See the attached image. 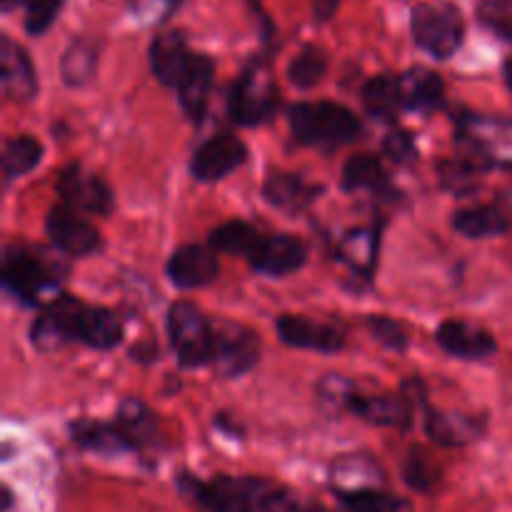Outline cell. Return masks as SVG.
<instances>
[{"instance_id": "cell-25", "label": "cell", "mask_w": 512, "mask_h": 512, "mask_svg": "<svg viewBox=\"0 0 512 512\" xmlns=\"http://www.w3.org/2000/svg\"><path fill=\"white\" fill-rule=\"evenodd\" d=\"M455 228L465 238H493L508 230V218L503 210L493 205H478V208H465L455 215Z\"/></svg>"}, {"instance_id": "cell-41", "label": "cell", "mask_w": 512, "mask_h": 512, "mask_svg": "<svg viewBox=\"0 0 512 512\" xmlns=\"http://www.w3.org/2000/svg\"><path fill=\"white\" fill-rule=\"evenodd\" d=\"M340 0H313L315 5V18L318 20H328L330 15L335 13V8H338Z\"/></svg>"}, {"instance_id": "cell-27", "label": "cell", "mask_w": 512, "mask_h": 512, "mask_svg": "<svg viewBox=\"0 0 512 512\" xmlns=\"http://www.w3.org/2000/svg\"><path fill=\"white\" fill-rule=\"evenodd\" d=\"M335 495L345 512H400L405 508L403 500L380 488L335 490Z\"/></svg>"}, {"instance_id": "cell-14", "label": "cell", "mask_w": 512, "mask_h": 512, "mask_svg": "<svg viewBox=\"0 0 512 512\" xmlns=\"http://www.w3.org/2000/svg\"><path fill=\"white\" fill-rule=\"evenodd\" d=\"M218 275L215 248L205 245H183L168 260V278L178 288H200Z\"/></svg>"}, {"instance_id": "cell-5", "label": "cell", "mask_w": 512, "mask_h": 512, "mask_svg": "<svg viewBox=\"0 0 512 512\" xmlns=\"http://www.w3.org/2000/svg\"><path fill=\"white\" fill-rule=\"evenodd\" d=\"M460 143L473 158V165H495V168H508L512 165V123L510 120L483 118V115H470L463 118L460 125Z\"/></svg>"}, {"instance_id": "cell-9", "label": "cell", "mask_w": 512, "mask_h": 512, "mask_svg": "<svg viewBox=\"0 0 512 512\" xmlns=\"http://www.w3.org/2000/svg\"><path fill=\"white\" fill-rule=\"evenodd\" d=\"M258 363V340L248 328L235 323H223L215 328L213 365L225 378L248 373Z\"/></svg>"}, {"instance_id": "cell-16", "label": "cell", "mask_w": 512, "mask_h": 512, "mask_svg": "<svg viewBox=\"0 0 512 512\" xmlns=\"http://www.w3.org/2000/svg\"><path fill=\"white\" fill-rule=\"evenodd\" d=\"M190 63H193V53H190L188 43L178 30H170V33L155 38L153 48H150V65H153V73L160 83L178 88L183 75L188 73Z\"/></svg>"}, {"instance_id": "cell-10", "label": "cell", "mask_w": 512, "mask_h": 512, "mask_svg": "<svg viewBox=\"0 0 512 512\" xmlns=\"http://www.w3.org/2000/svg\"><path fill=\"white\" fill-rule=\"evenodd\" d=\"M3 285L25 303H40V298L53 288V278L38 258L25 250L8 248L3 258Z\"/></svg>"}, {"instance_id": "cell-29", "label": "cell", "mask_w": 512, "mask_h": 512, "mask_svg": "<svg viewBox=\"0 0 512 512\" xmlns=\"http://www.w3.org/2000/svg\"><path fill=\"white\" fill-rule=\"evenodd\" d=\"M118 425L125 435H128L130 443L138 448V445L150 443L158 433V425H155V415L150 413L148 405H143L140 400H125L118 408Z\"/></svg>"}, {"instance_id": "cell-18", "label": "cell", "mask_w": 512, "mask_h": 512, "mask_svg": "<svg viewBox=\"0 0 512 512\" xmlns=\"http://www.w3.org/2000/svg\"><path fill=\"white\" fill-rule=\"evenodd\" d=\"M0 73H3V90L13 100H30L35 95V70L30 58L20 45L5 35L0 40Z\"/></svg>"}, {"instance_id": "cell-19", "label": "cell", "mask_w": 512, "mask_h": 512, "mask_svg": "<svg viewBox=\"0 0 512 512\" xmlns=\"http://www.w3.org/2000/svg\"><path fill=\"white\" fill-rule=\"evenodd\" d=\"M213 73V60L205 58V55H193V63H190L188 73L183 75V80L178 85L180 105H183L185 115H190V118H203L205 105H208L210 85H213Z\"/></svg>"}, {"instance_id": "cell-35", "label": "cell", "mask_w": 512, "mask_h": 512, "mask_svg": "<svg viewBox=\"0 0 512 512\" xmlns=\"http://www.w3.org/2000/svg\"><path fill=\"white\" fill-rule=\"evenodd\" d=\"M25 8H28L25 10V30L30 35H40L58 18L60 8H63V0H28Z\"/></svg>"}, {"instance_id": "cell-11", "label": "cell", "mask_w": 512, "mask_h": 512, "mask_svg": "<svg viewBox=\"0 0 512 512\" xmlns=\"http://www.w3.org/2000/svg\"><path fill=\"white\" fill-rule=\"evenodd\" d=\"M45 230H48L50 243L63 253L88 255L100 245V235L85 218H80L78 210L73 208H53L45 218Z\"/></svg>"}, {"instance_id": "cell-17", "label": "cell", "mask_w": 512, "mask_h": 512, "mask_svg": "<svg viewBox=\"0 0 512 512\" xmlns=\"http://www.w3.org/2000/svg\"><path fill=\"white\" fill-rule=\"evenodd\" d=\"M440 348L448 350L455 358L480 360L495 353V340L488 330L475 328V325L463 323V320H448L438 328Z\"/></svg>"}, {"instance_id": "cell-6", "label": "cell", "mask_w": 512, "mask_h": 512, "mask_svg": "<svg viewBox=\"0 0 512 512\" xmlns=\"http://www.w3.org/2000/svg\"><path fill=\"white\" fill-rule=\"evenodd\" d=\"M278 95L265 68H253L238 80L230 95V115L240 125H258L273 115Z\"/></svg>"}, {"instance_id": "cell-43", "label": "cell", "mask_w": 512, "mask_h": 512, "mask_svg": "<svg viewBox=\"0 0 512 512\" xmlns=\"http://www.w3.org/2000/svg\"><path fill=\"white\" fill-rule=\"evenodd\" d=\"M505 78H508V85L512 88V58L508 60V65H505Z\"/></svg>"}, {"instance_id": "cell-7", "label": "cell", "mask_w": 512, "mask_h": 512, "mask_svg": "<svg viewBox=\"0 0 512 512\" xmlns=\"http://www.w3.org/2000/svg\"><path fill=\"white\" fill-rule=\"evenodd\" d=\"M65 315H68L73 340H83L85 345L98 350L115 348L123 338V323L118 315L105 308H90V305L78 303V300L60 298Z\"/></svg>"}, {"instance_id": "cell-8", "label": "cell", "mask_w": 512, "mask_h": 512, "mask_svg": "<svg viewBox=\"0 0 512 512\" xmlns=\"http://www.w3.org/2000/svg\"><path fill=\"white\" fill-rule=\"evenodd\" d=\"M58 193L65 205L80 213L108 215L113 210V193L100 175L88 173L83 165H68L58 178Z\"/></svg>"}, {"instance_id": "cell-1", "label": "cell", "mask_w": 512, "mask_h": 512, "mask_svg": "<svg viewBox=\"0 0 512 512\" xmlns=\"http://www.w3.org/2000/svg\"><path fill=\"white\" fill-rule=\"evenodd\" d=\"M290 128L305 145H343L355 140L360 123L345 105L300 103L290 108Z\"/></svg>"}, {"instance_id": "cell-30", "label": "cell", "mask_w": 512, "mask_h": 512, "mask_svg": "<svg viewBox=\"0 0 512 512\" xmlns=\"http://www.w3.org/2000/svg\"><path fill=\"white\" fill-rule=\"evenodd\" d=\"M258 240L260 235L253 225L243 223V220H230L210 233V248L228 255H250Z\"/></svg>"}, {"instance_id": "cell-22", "label": "cell", "mask_w": 512, "mask_h": 512, "mask_svg": "<svg viewBox=\"0 0 512 512\" xmlns=\"http://www.w3.org/2000/svg\"><path fill=\"white\" fill-rule=\"evenodd\" d=\"M70 430H73V440L80 445V448L93 450V453H100V455H120L135 448V445L128 440V435L120 430V425L80 420V423H75Z\"/></svg>"}, {"instance_id": "cell-32", "label": "cell", "mask_w": 512, "mask_h": 512, "mask_svg": "<svg viewBox=\"0 0 512 512\" xmlns=\"http://www.w3.org/2000/svg\"><path fill=\"white\" fill-rule=\"evenodd\" d=\"M43 158V148L33 135H18V138L8 140L3 150V170L8 178H18V175L30 173L35 165Z\"/></svg>"}, {"instance_id": "cell-26", "label": "cell", "mask_w": 512, "mask_h": 512, "mask_svg": "<svg viewBox=\"0 0 512 512\" xmlns=\"http://www.w3.org/2000/svg\"><path fill=\"white\" fill-rule=\"evenodd\" d=\"M430 438L440 445H465L478 435L473 420L468 415H450V413H430L425 420Z\"/></svg>"}, {"instance_id": "cell-38", "label": "cell", "mask_w": 512, "mask_h": 512, "mask_svg": "<svg viewBox=\"0 0 512 512\" xmlns=\"http://www.w3.org/2000/svg\"><path fill=\"white\" fill-rule=\"evenodd\" d=\"M370 328H373L375 338H378L380 343L388 345V348H395V350H403L405 348L403 328H400L398 323H393V320L373 318V320H370Z\"/></svg>"}, {"instance_id": "cell-37", "label": "cell", "mask_w": 512, "mask_h": 512, "mask_svg": "<svg viewBox=\"0 0 512 512\" xmlns=\"http://www.w3.org/2000/svg\"><path fill=\"white\" fill-rule=\"evenodd\" d=\"M355 243H358V248H345L343 245V258L348 260L353 268H370V265L375 263V235L373 233H365V230H360V233H353Z\"/></svg>"}, {"instance_id": "cell-13", "label": "cell", "mask_w": 512, "mask_h": 512, "mask_svg": "<svg viewBox=\"0 0 512 512\" xmlns=\"http://www.w3.org/2000/svg\"><path fill=\"white\" fill-rule=\"evenodd\" d=\"M245 153L248 150H245V145L235 135H215V138H210L208 143H203L195 150L190 168H193L195 178L210 183V180L225 178L238 165H243Z\"/></svg>"}, {"instance_id": "cell-15", "label": "cell", "mask_w": 512, "mask_h": 512, "mask_svg": "<svg viewBox=\"0 0 512 512\" xmlns=\"http://www.w3.org/2000/svg\"><path fill=\"white\" fill-rule=\"evenodd\" d=\"M278 338L293 348L320 350V353H338L345 343L340 330L300 318V315H283L278 320Z\"/></svg>"}, {"instance_id": "cell-39", "label": "cell", "mask_w": 512, "mask_h": 512, "mask_svg": "<svg viewBox=\"0 0 512 512\" xmlns=\"http://www.w3.org/2000/svg\"><path fill=\"white\" fill-rule=\"evenodd\" d=\"M405 478H408V483L413 485L415 490H428L435 475L433 470H430L428 460H425L420 453H413V458H410L408 465H405Z\"/></svg>"}, {"instance_id": "cell-21", "label": "cell", "mask_w": 512, "mask_h": 512, "mask_svg": "<svg viewBox=\"0 0 512 512\" xmlns=\"http://www.w3.org/2000/svg\"><path fill=\"white\" fill-rule=\"evenodd\" d=\"M263 195L268 203L283 210H300L313 203L320 195V188L305 183L300 175L273 173L263 185Z\"/></svg>"}, {"instance_id": "cell-20", "label": "cell", "mask_w": 512, "mask_h": 512, "mask_svg": "<svg viewBox=\"0 0 512 512\" xmlns=\"http://www.w3.org/2000/svg\"><path fill=\"white\" fill-rule=\"evenodd\" d=\"M348 410H353L358 418L368 420V423L388 425V428H400V425H408L410 420L405 400L393 398V395L353 393L348 400Z\"/></svg>"}, {"instance_id": "cell-3", "label": "cell", "mask_w": 512, "mask_h": 512, "mask_svg": "<svg viewBox=\"0 0 512 512\" xmlns=\"http://www.w3.org/2000/svg\"><path fill=\"white\" fill-rule=\"evenodd\" d=\"M168 335L175 355L183 365L213 363L215 353V328L205 320V315L193 303H175L168 313Z\"/></svg>"}, {"instance_id": "cell-33", "label": "cell", "mask_w": 512, "mask_h": 512, "mask_svg": "<svg viewBox=\"0 0 512 512\" xmlns=\"http://www.w3.org/2000/svg\"><path fill=\"white\" fill-rule=\"evenodd\" d=\"M95 45L88 40H78V43L70 45L63 55V63H60V73H63L65 83L68 85H83L88 83L90 75L95 73Z\"/></svg>"}, {"instance_id": "cell-34", "label": "cell", "mask_w": 512, "mask_h": 512, "mask_svg": "<svg viewBox=\"0 0 512 512\" xmlns=\"http://www.w3.org/2000/svg\"><path fill=\"white\" fill-rule=\"evenodd\" d=\"M325 68H328V60H325L323 50L308 45V48H303L290 60L288 78L298 88H313V85H318L323 80Z\"/></svg>"}, {"instance_id": "cell-28", "label": "cell", "mask_w": 512, "mask_h": 512, "mask_svg": "<svg viewBox=\"0 0 512 512\" xmlns=\"http://www.w3.org/2000/svg\"><path fill=\"white\" fill-rule=\"evenodd\" d=\"M363 103L368 113H373L375 118H393L400 105H403L398 78L378 75V78L368 80L363 88Z\"/></svg>"}, {"instance_id": "cell-40", "label": "cell", "mask_w": 512, "mask_h": 512, "mask_svg": "<svg viewBox=\"0 0 512 512\" xmlns=\"http://www.w3.org/2000/svg\"><path fill=\"white\" fill-rule=\"evenodd\" d=\"M385 153H388L395 163H408L415 155L413 138H410L408 133H403V130H395V133H390L388 140H385Z\"/></svg>"}, {"instance_id": "cell-2", "label": "cell", "mask_w": 512, "mask_h": 512, "mask_svg": "<svg viewBox=\"0 0 512 512\" xmlns=\"http://www.w3.org/2000/svg\"><path fill=\"white\" fill-rule=\"evenodd\" d=\"M415 43L428 50L435 58H450L463 43V15L453 3L445 0H430L418 5L410 18Z\"/></svg>"}, {"instance_id": "cell-12", "label": "cell", "mask_w": 512, "mask_h": 512, "mask_svg": "<svg viewBox=\"0 0 512 512\" xmlns=\"http://www.w3.org/2000/svg\"><path fill=\"white\" fill-rule=\"evenodd\" d=\"M248 260L258 273L280 278V275H290L303 268L305 245L293 235H260Z\"/></svg>"}, {"instance_id": "cell-24", "label": "cell", "mask_w": 512, "mask_h": 512, "mask_svg": "<svg viewBox=\"0 0 512 512\" xmlns=\"http://www.w3.org/2000/svg\"><path fill=\"white\" fill-rule=\"evenodd\" d=\"M30 340L38 350L43 353H53V350L63 348L68 340H73V333H70V323H68V315H65L63 303L60 298L35 320L33 325V333H30Z\"/></svg>"}, {"instance_id": "cell-31", "label": "cell", "mask_w": 512, "mask_h": 512, "mask_svg": "<svg viewBox=\"0 0 512 512\" xmlns=\"http://www.w3.org/2000/svg\"><path fill=\"white\" fill-rule=\"evenodd\" d=\"M345 190H378L385 185V170L370 153L353 155L343 168Z\"/></svg>"}, {"instance_id": "cell-4", "label": "cell", "mask_w": 512, "mask_h": 512, "mask_svg": "<svg viewBox=\"0 0 512 512\" xmlns=\"http://www.w3.org/2000/svg\"><path fill=\"white\" fill-rule=\"evenodd\" d=\"M188 493L198 500V505L208 512H260L263 498L268 495L270 485L255 478H220L210 483L188 480Z\"/></svg>"}, {"instance_id": "cell-36", "label": "cell", "mask_w": 512, "mask_h": 512, "mask_svg": "<svg viewBox=\"0 0 512 512\" xmlns=\"http://www.w3.org/2000/svg\"><path fill=\"white\" fill-rule=\"evenodd\" d=\"M260 512H318V508L305 503L303 498H298L290 490L270 488L268 495L263 498V505H260Z\"/></svg>"}, {"instance_id": "cell-23", "label": "cell", "mask_w": 512, "mask_h": 512, "mask_svg": "<svg viewBox=\"0 0 512 512\" xmlns=\"http://www.w3.org/2000/svg\"><path fill=\"white\" fill-rule=\"evenodd\" d=\"M400 98L410 110H430L443 100V80L425 68H413L398 78Z\"/></svg>"}, {"instance_id": "cell-42", "label": "cell", "mask_w": 512, "mask_h": 512, "mask_svg": "<svg viewBox=\"0 0 512 512\" xmlns=\"http://www.w3.org/2000/svg\"><path fill=\"white\" fill-rule=\"evenodd\" d=\"M0 5H3V10H13L18 5H28V0H0Z\"/></svg>"}]
</instances>
